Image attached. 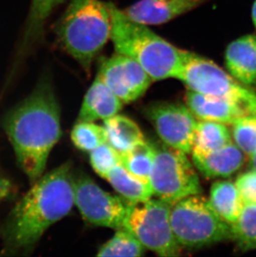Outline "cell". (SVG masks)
I'll return each instance as SVG.
<instances>
[{
  "instance_id": "1",
  "label": "cell",
  "mask_w": 256,
  "mask_h": 257,
  "mask_svg": "<svg viewBox=\"0 0 256 257\" xmlns=\"http://www.w3.org/2000/svg\"><path fill=\"white\" fill-rule=\"evenodd\" d=\"M2 126L18 165L33 184L44 175L49 154L62 135L60 107L49 73L5 113Z\"/></svg>"
},
{
  "instance_id": "2",
  "label": "cell",
  "mask_w": 256,
  "mask_h": 257,
  "mask_svg": "<svg viewBox=\"0 0 256 257\" xmlns=\"http://www.w3.org/2000/svg\"><path fill=\"white\" fill-rule=\"evenodd\" d=\"M73 182L72 164L68 162L32 184L3 226L6 255H29L45 231L70 213L75 205Z\"/></svg>"
},
{
  "instance_id": "3",
  "label": "cell",
  "mask_w": 256,
  "mask_h": 257,
  "mask_svg": "<svg viewBox=\"0 0 256 257\" xmlns=\"http://www.w3.org/2000/svg\"><path fill=\"white\" fill-rule=\"evenodd\" d=\"M107 5L111 14V39L116 53L138 62L153 81L177 78L184 50L153 33L147 25L129 19L112 3Z\"/></svg>"
},
{
  "instance_id": "4",
  "label": "cell",
  "mask_w": 256,
  "mask_h": 257,
  "mask_svg": "<svg viewBox=\"0 0 256 257\" xmlns=\"http://www.w3.org/2000/svg\"><path fill=\"white\" fill-rule=\"evenodd\" d=\"M56 35L62 47L85 70L111 39V14L101 0H72L58 21Z\"/></svg>"
},
{
  "instance_id": "5",
  "label": "cell",
  "mask_w": 256,
  "mask_h": 257,
  "mask_svg": "<svg viewBox=\"0 0 256 257\" xmlns=\"http://www.w3.org/2000/svg\"><path fill=\"white\" fill-rule=\"evenodd\" d=\"M172 231L182 248H201L231 239L230 226L223 221L201 194L172 204L170 211Z\"/></svg>"
},
{
  "instance_id": "6",
  "label": "cell",
  "mask_w": 256,
  "mask_h": 257,
  "mask_svg": "<svg viewBox=\"0 0 256 257\" xmlns=\"http://www.w3.org/2000/svg\"><path fill=\"white\" fill-rule=\"evenodd\" d=\"M177 79L188 90L208 97L230 100L256 115V92L235 80L216 63L191 52L183 51Z\"/></svg>"
},
{
  "instance_id": "7",
  "label": "cell",
  "mask_w": 256,
  "mask_h": 257,
  "mask_svg": "<svg viewBox=\"0 0 256 257\" xmlns=\"http://www.w3.org/2000/svg\"><path fill=\"white\" fill-rule=\"evenodd\" d=\"M172 203L151 198L140 203H131L123 227L130 230L146 249L161 256H177L181 245L172 231L170 211Z\"/></svg>"
},
{
  "instance_id": "8",
  "label": "cell",
  "mask_w": 256,
  "mask_h": 257,
  "mask_svg": "<svg viewBox=\"0 0 256 257\" xmlns=\"http://www.w3.org/2000/svg\"><path fill=\"white\" fill-rule=\"evenodd\" d=\"M153 147L155 156L150 184L154 196L173 204L189 196L201 194L198 174L187 158V153L164 143H154Z\"/></svg>"
},
{
  "instance_id": "9",
  "label": "cell",
  "mask_w": 256,
  "mask_h": 257,
  "mask_svg": "<svg viewBox=\"0 0 256 257\" xmlns=\"http://www.w3.org/2000/svg\"><path fill=\"white\" fill-rule=\"evenodd\" d=\"M74 201L82 218L93 226L123 227L130 202L104 191L84 173L74 176Z\"/></svg>"
},
{
  "instance_id": "10",
  "label": "cell",
  "mask_w": 256,
  "mask_h": 257,
  "mask_svg": "<svg viewBox=\"0 0 256 257\" xmlns=\"http://www.w3.org/2000/svg\"><path fill=\"white\" fill-rule=\"evenodd\" d=\"M146 113L162 143L191 153L197 119L186 105L156 102L146 109Z\"/></svg>"
},
{
  "instance_id": "11",
  "label": "cell",
  "mask_w": 256,
  "mask_h": 257,
  "mask_svg": "<svg viewBox=\"0 0 256 257\" xmlns=\"http://www.w3.org/2000/svg\"><path fill=\"white\" fill-rule=\"evenodd\" d=\"M97 77L123 103L138 100L153 82L138 62L117 53L102 63Z\"/></svg>"
},
{
  "instance_id": "12",
  "label": "cell",
  "mask_w": 256,
  "mask_h": 257,
  "mask_svg": "<svg viewBox=\"0 0 256 257\" xmlns=\"http://www.w3.org/2000/svg\"><path fill=\"white\" fill-rule=\"evenodd\" d=\"M210 0H140L122 10L129 19L144 25H164Z\"/></svg>"
},
{
  "instance_id": "13",
  "label": "cell",
  "mask_w": 256,
  "mask_h": 257,
  "mask_svg": "<svg viewBox=\"0 0 256 257\" xmlns=\"http://www.w3.org/2000/svg\"><path fill=\"white\" fill-rule=\"evenodd\" d=\"M65 0H31L22 37L15 53L12 73L44 39L45 25L53 10Z\"/></svg>"
},
{
  "instance_id": "14",
  "label": "cell",
  "mask_w": 256,
  "mask_h": 257,
  "mask_svg": "<svg viewBox=\"0 0 256 257\" xmlns=\"http://www.w3.org/2000/svg\"><path fill=\"white\" fill-rule=\"evenodd\" d=\"M186 105L197 120L231 124L242 116L250 114L242 105L230 100L208 97L188 90Z\"/></svg>"
},
{
  "instance_id": "15",
  "label": "cell",
  "mask_w": 256,
  "mask_h": 257,
  "mask_svg": "<svg viewBox=\"0 0 256 257\" xmlns=\"http://www.w3.org/2000/svg\"><path fill=\"white\" fill-rule=\"evenodd\" d=\"M225 67L230 75L248 87H256V34L231 42L225 50Z\"/></svg>"
},
{
  "instance_id": "16",
  "label": "cell",
  "mask_w": 256,
  "mask_h": 257,
  "mask_svg": "<svg viewBox=\"0 0 256 257\" xmlns=\"http://www.w3.org/2000/svg\"><path fill=\"white\" fill-rule=\"evenodd\" d=\"M123 104L97 77L84 96L77 121H104L118 114Z\"/></svg>"
},
{
  "instance_id": "17",
  "label": "cell",
  "mask_w": 256,
  "mask_h": 257,
  "mask_svg": "<svg viewBox=\"0 0 256 257\" xmlns=\"http://www.w3.org/2000/svg\"><path fill=\"white\" fill-rule=\"evenodd\" d=\"M244 155L238 146L232 142L207 155L192 157V163L206 178L230 177L244 164Z\"/></svg>"
},
{
  "instance_id": "18",
  "label": "cell",
  "mask_w": 256,
  "mask_h": 257,
  "mask_svg": "<svg viewBox=\"0 0 256 257\" xmlns=\"http://www.w3.org/2000/svg\"><path fill=\"white\" fill-rule=\"evenodd\" d=\"M232 143L231 132L226 124L197 120L191 148L192 157H203Z\"/></svg>"
},
{
  "instance_id": "19",
  "label": "cell",
  "mask_w": 256,
  "mask_h": 257,
  "mask_svg": "<svg viewBox=\"0 0 256 257\" xmlns=\"http://www.w3.org/2000/svg\"><path fill=\"white\" fill-rule=\"evenodd\" d=\"M208 200L218 216L230 226L237 221L244 206L235 183L230 181L215 182Z\"/></svg>"
},
{
  "instance_id": "20",
  "label": "cell",
  "mask_w": 256,
  "mask_h": 257,
  "mask_svg": "<svg viewBox=\"0 0 256 257\" xmlns=\"http://www.w3.org/2000/svg\"><path fill=\"white\" fill-rule=\"evenodd\" d=\"M105 179L131 203L144 202L154 196L150 183L132 174L121 164L111 168Z\"/></svg>"
},
{
  "instance_id": "21",
  "label": "cell",
  "mask_w": 256,
  "mask_h": 257,
  "mask_svg": "<svg viewBox=\"0 0 256 257\" xmlns=\"http://www.w3.org/2000/svg\"><path fill=\"white\" fill-rule=\"evenodd\" d=\"M103 121L107 143L120 154L126 153L137 143L145 140L138 124L127 116L116 114Z\"/></svg>"
},
{
  "instance_id": "22",
  "label": "cell",
  "mask_w": 256,
  "mask_h": 257,
  "mask_svg": "<svg viewBox=\"0 0 256 257\" xmlns=\"http://www.w3.org/2000/svg\"><path fill=\"white\" fill-rule=\"evenodd\" d=\"M154 156L153 144L143 140L121 154V164L132 174L150 183Z\"/></svg>"
},
{
  "instance_id": "23",
  "label": "cell",
  "mask_w": 256,
  "mask_h": 257,
  "mask_svg": "<svg viewBox=\"0 0 256 257\" xmlns=\"http://www.w3.org/2000/svg\"><path fill=\"white\" fill-rule=\"evenodd\" d=\"M146 247L127 229H117L113 236L99 248L97 256L138 257L145 254Z\"/></svg>"
},
{
  "instance_id": "24",
  "label": "cell",
  "mask_w": 256,
  "mask_h": 257,
  "mask_svg": "<svg viewBox=\"0 0 256 257\" xmlns=\"http://www.w3.org/2000/svg\"><path fill=\"white\" fill-rule=\"evenodd\" d=\"M231 239L242 250L256 249V203H244L237 221L230 226Z\"/></svg>"
},
{
  "instance_id": "25",
  "label": "cell",
  "mask_w": 256,
  "mask_h": 257,
  "mask_svg": "<svg viewBox=\"0 0 256 257\" xmlns=\"http://www.w3.org/2000/svg\"><path fill=\"white\" fill-rule=\"evenodd\" d=\"M71 139L77 149L87 153L107 142L104 126L95 121H77L71 133Z\"/></svg>"
},
{
  "instance_id": "26",
  "label": "cell",
  "mask_w": 256,
  "mask_h": 257,
  "mask_svg": "<svg viewBox=\"0 0 256 257\" xmlns=\"http://www.w3.org/2000/svg\"><path fill=\"white\" fill-rule=\"evenodd\" d=\"M231 126L234 143L244 155L250 157L256 151V115L242 116Z\"/></svg>"
},
{
  "instance_id": "27",
  "label": "cell",
  "mask_w": 256,
  "mask_h": 257,
  "mask_svg": "<svg viewBox=\"0 0 256 257\" xmlns=\"http://www.w3.org/2000/svg\"><path fill=\"white\" fill-rule=\"evenodd\" d=\"M89 153L90 163L93 170L104 179L111 168L121 164V154L107 142L98 146Z\"/></svg>"
},
{
  "instance_id": "28",
  "label": "cell",
  "mask_w": 256,
  "mask_h": 257,
  "mask_svg": "<svg viewBox=\"0 0 256 257\" xmlns=\"http://www.w3.org/2000/svg\"><path fill=\"white\" fill-rule=\"evenodd\" d=\"M235 186L244 203H256V172H244L239 175Z\"/></svg>"
},
{
  "instance_id": "29",
  "label": "cell",
  "mask_w": 256,
  "mask_h": 257,
  "mask_svg": "<svg viewBox=\"0 0 256 257\" xmlns=\"http://www.w3.org/2000/svg\"><path fill=\"white\" fill-rule=\"evenodd\" d=\"M13 192L12 184L0 172V203L8 199Z\"/></svg>"
},
{
  "instance_id": "30",
  "label": "cell",
  "mask_w": 256,
  "mask_h": 257,
  "mask_svg": "<svg viewBox=\"0 0 256 257\" xmlns=\"http://www.w3.org/2000/svg\"><path fill=\"white\" fill-rule=\"evenodd\" d=\"M249 158H250L252 170L255 171L256 172V151L249 157Z\"/></svg>"
},
{
  "instance_id": "31",
  "label": "cell",
  "mask_w": 256,
  "mask_h": 257,
  "mask_svg": "<svg viewBox=\"0 0 256 257\" xmlns=\"http://www.w3.org/2000/svg\"><path fill=\"white\" fill-rule=\"evenodd\" d=\"M251 17L253 24H254V27L256 29V0L254 1V5H253V7H252Z\"/></svg>"
}]
</instances>
